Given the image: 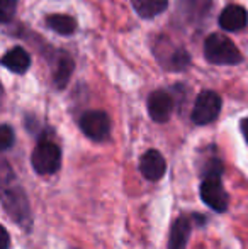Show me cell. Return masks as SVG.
<instances>
[{
  "label": "cell",
  "mask_w": 248,
  "mask_h": 249,
  "mask_svg": "<svg viewBox=\"0 0 248 249\" xmlns=\"http://www.w3.org/2000/svg\"><path fill=\"white\" fill-rule=\"evenodd\" d=\"M223 164L219 158H212L204 166V178L201 181V200L214 212H226L229 198L221 181Z\"/></svg>",
  "instance_id": "obj_1"
},
{
  "label": "cell",
  "mask_w": 248,
  "mask_h": 249,
  "mask_svg": "<svg viewBox=\"0 0 248 249\" xmlns=\"http://www.w3.org/2000/svg\"><path fill=\"white\" fill-rule=\"evenodd\" d=\"M2 205L10 215V219L16 220L20 227L31 229V209L27 202V195L19 185L7 183L3 180V190H2Z\"/></svg>",
  "instance_id": "obj_2"
},
{
  "label": "cell",
  "mask_w": 248,
  "mask_h": 249,
  "mask_svg": "<svg viewBox=\"0 0 248 249\" xmlns=\"http://www.w3.org/2000/svg\"><path fill=\"white\" fill-rule=\"evenodd\" d=\"M204 54L208 61L214 65H238L242 63V53L231 39L223 34H211L204 41Z\"/></svg>",
  "instance_id": "obj_3"
},
{
  "label": "cell",
  "mask_w": 248,
  "mask_h": 249,
  "mask_svg": "<svg viewBox=\"0 0 248 249\" xmlns=\"http://www.w3.org/2000/svg\"><path fill=\"white\" fill-rule=\"evenodd\" d=\"M31 164L38 175H53L61 166L60 146L53 141L43 139L36 144L31 154Z\"/></svg>",
  "instance_id": "obj_4"
},
{
  "label": "cell",
  "mask_w": 248,
  "mask_h": 249,
  "mask_svg": "<svg viewBox=\"0 0 248 249\" xmlns=\"http://www.w3.org/2000/svg\"><path fill=\"white\" fill-rule=\"evenodd\" d=\"M221 112V97L212 90H204L197 95L192 108V121L197 125H208L216 121Z\"/></svg>",
  "instance_id": "obj_5"
},
{
  "label": "cell",
  "mask_w": 248,
  "mask_h": 249,
  "mask_svg": "<svg viewBox=\"0 0 248 249\" xmlns=\"http://www.w3.org/2000/svg\"><path fill=\"white\" fill-rule=\"evenodd\" d=\"M80 129L89 139L104 142L111 136V119L102 110H87L80 117Z\"/></svg>",
  "instance_id": "obj_6"
},
{
  "label": "cell",
  "mask_w": 248,
  "mask_h": 249,
  "mask_svg": "<svg viewBox=\"0 0 248 249\" xmlns=\"http://www.w3.org/2000/svg\"><path fill=\"white\" fill-rule=\"evenodd\" d=\"M139 171L150 181H158L163 178L167 171V161L162 156V153L156 149H150L139 160Z\"/></svg>",
  "instance_id": "obj_7"
},
{
  "label": "cell",
  "mask_w": 248,
  "mask_h": 249,
  "mask_svg": "<svg viewBox=\"0 0 248 249\" xmlns=\"http://www.w3.org/2000/svg\"><path fill=\"white\" fill-rule=\"evenodd\" d=\"M173 112V99L163 90H155L148 97V114L155 122H167Z\"/></svg>",
  "instance_id": "obj_8"
},
{
  "label": "cell",
  "mask_w": 248,
  "mask_h": 249,
  "mask_svg": "<svg viewBox=\"0 0 248 249\" xmlns=\"http://www.w3.org/2000/svg\"><path fill=\"white\" fill-rule=\"evenodd\" d=\"M248 22V14L243 7L240 5H228L219 16V26L221 29L235 33L247 26Z\"/></svg>",
  "instance_id": "obj_9"
},
{
  "label": "cell",
  "mask_w": 248,
  "mask_h": 249,
  "mask_svg": "<svg viewBox=\"0 0 248 249\" xmlns=\"http://www.w3.org/2000/svg\"><path fill=\"white\" fill-rule=\"evenodd\" d=\"M2 65L12 73H24L31 66V56L24 48L16 46L5 53L2 58Z\"/></svg>",
  "instance_id": "obj_10"
},
{
  "label": "cell",
  "mask_w": 248,
  "mask_h": 249,
  "mask_svg": "<svg viewBox=\"0 0 248 249\" xmlns=\"http://www.w3.org/2000/svg\"><path fill=\"white\" fill-rule=\"evenodd\" d=\"M191 231H192L191 219L184 215L179 217L172 226L169 249H187V241L189 236H191Z\"/></svg>",
  "instance_id": "obj_11"
},
{
  "label": "cell",
  "mask_w": 248,
  "mask_h": 249,
  "mask_svg": "<svg viewBox=\"0 0 248 249\" xmlns=\"http://www.w3.org/2000/svg\"><path fill=\"white\" fill-rule=\"evenodd\" d=\"M167 5H169V0H133V7L143 19H153L162 14Z\"/></svg>",
  "instance_id": "obj_12"
},
{
  "label": "cell",
  "mask_w": 248,
  "mask_h": 249,
  "mask_svg": "<svg viewBox=\"0 0 248 249\" xmlns=\"http://www.w3.org/2000/svg\"><path fill=\"white\" fill-rule=\"evenodd\" d=\"M46 26L50 27L51 31H55V33L63 34V36H68V34L75 33L76 20L73 19L72 16H65V14H53V16H48Z\"/></svg>",
  "instance_id": "obj_13"
},
{
  "label": "cell",
  "mask_w": 248,
  "mask_h": 249,
  "mask_svg": "<svg viewBox=\"0 0 248 249\" xmlns=\"http://www.w3.org/2000/svg\"><path fill=\"white\" fill-rule=\"evenodd\" d=\"M72 73H73V59L70 58V56H63L60 61H58L57 70H55V75H53L55 85H57L58 89H63V87L68 83Z\"/></svg>",
  "instance_id": "obj_14"
},
{
  "label": "cell",
  "mask_w": 248,
  "mask_h": 249,
  "mask_svg": "<svg viewBox=\"0 0 248 249\" xmlns=\"http://www.w3.org/2000/svg\"><path fill=\"white\" fill-rule=\"evenodd\" d=\"M12 144H14V131L10 125L3 124L0 127V148H2V151H7L9 148H12Z\"/></svg>",
  "instance_id": "obj_15"
},
{
  "label": "cell",
  "mask_w": 248,
  "mask_h": 249,
  "mask_svg": "<svg viewBox=\"0 0 248 249\" xmlns=\"http://www.w3.org/2000/svg\"><path fill=\"white\" fill-rule=\"evenodd\" d=\"M17 7V0H0V14H2L3 22H9L14 17Z\"/></svg>",
  "instance_id": "obj_16"
},
{
  "label": "cell",
  "mask_w": 248,
  "mask_h": 249,
  "mask_svg": "<svg viewBox=\"0 0 248 249\" xmlns=\"http://www.w3.org/2000/svg\"><path fill=\"white\" fill-rule=\"evenodd\" d=\"M242 132H243V138H245V141L248 142V117L242 121Z\"/></svg>",
  "instance_id": "obj_17"
},
{
  "label": "cell",
  "mask_w": 248,
  "mask_h": 249,
  "mask_svg": "<svg viewBox=\"0 0 248 249\" xmlns=\"http://www.w3.org/2000/svg\"><path fill=\"white\" fill-rule=\"evenodd\" d=\"M7 248H9V234L3 229V249H7Z\"/></svg>",
  "instance_id": "obj_18"
}]
</instances>
